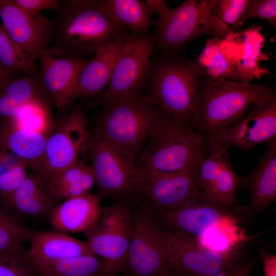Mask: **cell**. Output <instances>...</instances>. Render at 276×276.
Here are the masks:
<instances>
[{
    "label": "cell",
    "mask_w": 276,
    "mask_h": 276,
    "mask_svg": "<svg viewBox=\"0 0 276 276\" xmlns=\"http://www.w3.org/2000/svg\"><path fill=\"white\" fill-rule=\"evenodd\" d=\"M53 20L47 54L89 59L125 32L94 0L60 1Z\"/></svg>",
    "instance_id": "6da1fadb"
},
{
    "label": "cell",
    "mask_w": 276,
    "mask_h": 276,
    "mask_svg": "<svg viewBox=\"0 0 276 276\" xmlns=\"http://www.w3.org/2000/svg\"><path fill=\"white\" fill-rule=\"evenodd\" d=\"M275 91L260 84L240 83L205 73L199 79L190 124L206 139L240 121L261 97Z\"/></svg>",
    "instance_id": "7a4b0ae2"
},
{
    "label": "cell",
    "mask_w": 276,
    "mask_h": 276,
    "mask_svg": "<svg viewBox=\"0 0 276 276\" xmlns=\"http://www.w3.org/2000/svg\"><path fill=\"white\" fill-rule=\"evenodd\" d=\"M206 73L205 66L196 59L177 53H160L151 60L149 90L141 97L165 116L191 126L196 88Z\"/></svg>",
    "instance_id": "3957f363"
},
{
    "label": "cell",
    "mask_w": 276,
    "mask_h": 276,
    "mask_svg": "<svg viewBox=\"0 0 276 276\" xmlns=\"http://www.w3.org/2000/svg\"><path fill=\"white\" fill-rule=\"evenodd\" d=\"M202 141L189 124L163 115L151 129L137 166L145 176L191 170Z\"/></svg>",
    "instance_id": "277c9868"
},
{
    "label": "cell",
    "mask_w": 276,
    "mask_h": 276,
    "mask_svg": "<svg viewBox=\"0 0 276 276\" xmlns=\"http://www.w3.org/2000/svg\"><path fill=\"white\" fill-rule=\"evenodd\" d=\"M216 0H186L162 20L154 21L155 47L160 53H177L203 36L226 38L233 29L219 18Z\"/></svg>",
    "instance_id": "5b68a950"
},
{
    "label": "cell",
    "mask_w": 276,
    "mask_h": 276,
    "mask_svg": "<svg viewBox=\"0 0 276 276\" xmlns=\"http://www.w3.org/2000/svg\"><path fill=\"white\" fill-rule=\"evenodd\" d=\"M102 106L94 131L108 145L135 158L154 124L164 114L141 97L110 101Z\"/></svg>",
    "instance_id": "8992f818"
},
{
    "label": "cell",
    "mask_w": 276,
    "mask_h": 276,
    "mask_svg": "<svg viewBox=\"0 0 276 276\" xmlns=\"http://www.w3.org/2000/svg\"><path fill=\"white\" fill-rule=\"evenodd\" d=\"M155 39L150 34L133 35L126 33L125 47L107 88L90 102L87 109L112 101L139 98L148 84L151 56Z\"/></svg>",
    "instance_id": "52a82bcc"
},
{
    "label": "cell",
    "mask_w": 276,
    "mask_h": 276,
    "mask_svg": "<svg viewBox=\"0 0 276 276\" xmlns=\"http://www.w3.org/2000/svg\"><path fill=\"white\" fill-rule=\"evenodd\" d=\"M89 154L101 197L124 199L138 193L144 175L131 157L89 133Z\"/></svg>",
    "instance_id": "ba28073f"
},
{
    "label": "cell",
    "mask_w": 276,
    "mask_h": 276,
    "mask_svg": "<svg viewBox=\"0 0 276 276\" xmlns=\"http://www.w3.org/2000/svg\"><path fill=\"white\" fill-rule=\"evenodd\" d=\"M89 154V132L81 107L76 106L63 123L48 136L42 157L34 171L48 183L73 166L85 164Z\"/></svg>",
    "instance_id": "9c48e42d"
},
{
    "label": "cell",
    "mask_w": 276,
    "mask_h": 276,
    "mask_svg": "<svg viewBox=\"0 0 276 276\" xmlns=\"http://www.w3.org/2000/svg\"><path fill=\"white\" fill-rule=\"evenodd\" d=\"M132 219L130 208L120 201L103 208L98 222L84 233L91 251L101 259L104 274L115 276L124 267Z\"/></svg>",
    "instance_id": "30bf717a"
},
{
    "label": "cell",
    "mask_w": 276,
    "mask_h": 276,
    "mask_svg": "<svg viewBox=\"0 0 276 276\" xmlns=\"http://www.w3.org/2000/svg\"><path fill=\"white\" fill-rule=\"evenodd\" d=\"M228 150L203 139L192 170L205 198L239 210L236 191L241 176L234 170Z\"/></svg>",
    "instance_id": "8fae6325"
},
{
    "label": "cell",
    "mask_w": 276,
    "mask_h": 276,
    "mask_svg": "<svg viewBox=\"0 0 276 276\" xmlns=\"http://www.w3.org/2000/svg\"><path fill=\"white\" fill-rule=\"evenodd\" d=\"M161 242L168 265L191 276H211L243 256V247L219 252L200 246L192 236L163 227Z\"/></svg>",
    "instance_id": "7c38bea8"
},
{
    "label": "cell",
    "mask_w": 276,
    "mask_h": 276,
    "mask_svg": "<svg viewBox=\"0 0 276 276\" xmlns=\"http://www.w3.org/2000/svg\"><path fill=\"white\" fill-rule=\"evenodd\" d=\"M162 229L157 217L150 210L133 215L124 265L131 276H154L167 267L162 246Z\"/></svg>",
    "instance_id": "4fadbf2b"
},
{
    "label": "cell",
    "mask_w": 276,
    "mask_h": 276,
    "mask_svg": "<svg viewBox=\"0 0 276 276\" xmlns=\"http://www.w3.org/2000/svg\"><path fill=\"white\" fill-rule=\"evenodd\" d=\"M236 125L204 139L227 150L239 148L244 153L276 139V91L254 103Z\"/></svg>",
    "instance_id": "5bb4252c"
},
{
    "label": "cell",
    "mask_w": 276,
    "mask_h": 276,
    "mask_svg": "<svg viewBox=\"0 0 276 276\" xmlns=\"http://www.w3.org/2000/svg\"><path fill=\"white\" fill-rule=\"evenodd\" d=\"M162 227L194 238L226 221L243 217V207L231 209L201 195L156 214Z\"/></svg>",
    "instance_id": "9a60e30c"
},
{
    "label": "cell",
    "mask_w": 276,
    "mask_h": 276,
    "mask_svg": "<svg viewBox=\"0 0 276 276\" xmlns=\"http://www.w3.org/2000/svg\"><path fill=\"white\" fill-rule=\"evenodd\" d=\"M0 17L12 40L35 60L47 54L53 20L27 12L12 0H0Z\"/></svg>",
    "instance_id": "2e32d148"
},
{
    "label": "cell",
    "mask_w": 276,
    "mask_h": 276,
    "mask_svg": "<svg viewBox=\"0 0 276 276\" xmlns=\"http://www.w3.org/2000/svg\"><path fill=\"white\" fill-rule=\"evenodd\" d=\"M138 193L142 195L146 209L155 214L202 195L192 170L168 175H144Z\"/></svg>",
    "instance_id": "e0dca14e"
},
{
    "label": "cell",
    "mask_w": 276,
    "mask_h": 276,
    "mask_svg": "<svg viewBox=\"0 0 276 276\" xmlns=\"http://www.w3.org/2000/svg\"><path fill=\"white\" fill-rule=\"evenodd\" d=\"M42 84L59 110L70 106L78 97L80 74L90 59L62 58L46 54L40 59Z\"/></svg>",
    "instance_id": "ac0fdd59"
},
{
    "label": "cell",
    "mask_w": 276,
    "mask_h": 276,
    "mask_svg": "<svg viewBox=\"0 0 276 276\" xmlns=\"http://www.w3.org/2000/svg\"><path fill=\"white\" fill-rule=\"evenodd\" d=\"M238 188L250 194L248 205L243 206L244 217L254 216L276 200V139L268 143L266 151L252 171L241 176Z\"/></svg>",
    "instance_id": "d6986e66"
},
{
    "label": "cell",
    "mask_w": 276,
    "mask_h": 276,
    "mask_svg": "<svg viewBox=\"0 0 276 276\" xmlns=\"http://www.w3.org/2000/svg\"><path fill=\"white\" fill-rule=\"evenodd\" d=\"M100 198L89 192L57 204L49 216L53 230L65 234L85 233L100 219Z\"/></svg>",
    "instance_id": "ffe728a7"
},
{
    "label": "cell",
    "mask_w": 276,
    "mask_h": 276,
    "mask_svg": "<svg viewBox=\"0 0 276 276\" xmlns=\"http://www.w3.org/2000/svg\"><path fill=\"white\" fill-rule=\"evenodd\" d=\"M27 255L32 265L48 264L73 257L93 255L87 241L55 231L32 230Z\"/></svg>",
    "instance_id": "44dd1931"
},
{
    "label": "cell",
    "mask_w": 276,
    "mask_h": 276,
    "mask_svg": "<svg viewBox=\"0 0 276 276\" xmlns=\"http://www.w3.org/2000/svg\"><path fill=\"white\" fill-rule=\"evenodd\" d=\"M126 33L109 43L82 70L77 84L78 97L91 98L101 94L108 85L125 47Z\"/></svg>",
    "instance_id": "7402d4cb"
},
{
    "label": "cell",
    "mask_w": 276,
    "mask_h": 276,
    "mask_svg": "<svg viewBox=\"0 0 276 276\" xmlns=\"http://www.w3.org/2000/svg\"><path fill=\"white\" fill-rule=\"evenodd\" d=\"M47 185L39 175L29 174L14 191L0 199L4 206L21 218L49 216L58 203L48 193Z\"/></svg>",
    "instance_id": "603a6c76"
},
{
    "label": "cell",
    "mask_w": 276,
    "mask_h": 276,
    "mask_svg": "<svg viewBox=\"0 0 276 276\" xmlns=\"http://www.w3.org/2000/svg\"><path fill=\"white\" fill-rule=\"evenodd\" d=\"M0 125V149L21 159L34 172L44 153L50 134L17 127L9 119Z\"/></svg>",
    "instance_id": "cb8c5ba5"
},
{
    "label": "cell",
    "mask_w": 276,
    "mask_h": 276,
    "mask_svg": "<svg viewBox=\"0 0 276 276\" xmlns=\"http://www.w3.org/2000/svg\"><path fill=\"white\" fill-rule=\"evenodd\" d=\"M99 8L116 24L133 35L150 34L154 21L145 2L139 0L96 1Z\"/></svg>",
    "instance_id": "d4e9b609"
},
{
    "label": "cell",
    "mask_w": 276,
    "mask_h": 276,
    "mask_svg": "<svg viewBox=\"0 0 276 276\" xmlns=\"http://www.w3.org/2000/svg\"><path fill=\"white\" fill-rule=\"evenodd\" d=\"M240 220L236 218L226 221L195 238L200 246L216 252H227L242 247L257 235H247L241 227Z\"/></svg>",
    "instance_id": "484cf974"
},
{
    "label": "cell",
    "mask_w": 276,
    "mask_h": 276,
    "mask_svg": "<svg viewBox=\"0 0 276 276\" xmlns=\"http://www.w3.org/2000/svg\"><path fill=\"white\" fill-rule=\"evenodd\" d=\"M36 276H102L104 267L96 256L87 255L55 262L33 265Z\"/></svg>",
    "instance_id": "4316f807"
},
{
    "label": "cell",
    "mask_w": 276,
    "mask_h": 276,
    "mask_svg": "<svg viewBox=\"0 0 276 276\" xmlns=\"http://www.w3.org/2000/svg\"><path fill=\"white\" fill-rule=\"evenodd\" d=\"M31 232L20 217L0 206V254L24 250Z\"/></svg>",
    "instance_id": "83f0119b"
},
{
    "label": "cell",
    "mask_w": 276,
    "mask_h": 276,
    "mask_svg": "<svg viewBox=\"0 0 276 276\" xmlns=\"http://www.w3.org/2000/svg\"><path fill=\"white\" fill-rule=\"evenodd\" d=\"M35 59L19 47L0 24V63L13 73L33 76L37 70Z\"/></svg>",
    "instance_id": "f1b7e54d"
},
{
    "label": "cell",
    "mask_w": 276,
    "mask_h": 276,
    "mask_svg": "<svg viewBox=\"0 0 276 276\" xmlns=\"http://www.w3.org/2000/svg\"><path fill=\"white\" fill-rule=\"evenodd\" d=\"M49 103L44 100L31 101L9 120L20 128L50 134L52 132V123Z\"/></svg>",
    "instance_id": "f546056e"
},
{
    "label": "cell",
    "mask_w": 276,
    "mask_h": 276,
    "mask_svg": "<svg viewBox=\"0 0 276 276\" xmlns=\"http://www.w3.org/2000/svg\"><path fill=\"white\" fill-rule=\"evenodd\" d=\"M27 168L19 157L3 150L0 159V197L11 193L19 187L28 175Z\"/></svg>",
    "instance_id": "4dcf8cb0"
},
{
    "label": "cell",
    "mask_w": 276,
    "mask_h": 276,
    "mask_svg": "<svg viewBox=\"0 0 276 276\" xmlns=\"http://www.w3.org/2000/svg\"><path fill=\"white\" fill-rule=\"evenodd\" d=\"M0 276H36L27 250L0 254Z\"/></svg>",
    "instance_id": "1f68e13d"
},
{
    "label": "cell",
    "mask_w": 276,
    "mask_h": 276,
    "mask_svg": "<svg viewBox=\"0 0 276 276\" xmlns=\"http://www.w3.org/2000/svg\"><path fill=\"white\" fill-rule=\"evenodd\" d=\"M251 18L266 21L275 29L276 1L247 0L244 10L234 28L241 27L247 20Z\"/></svg>",
    "instance_id": "d6a6232c"
},
{
    "label": "cell",
    "mask_w": 276,
    "mask_h": 276,
    "mask_svg": "<svg viewBox=\"0 0 276 276\" xmlns=\"http://www.w3.org/2000/svg\"><path fill=\"white\" fill-rule=\"evenodd\" d=\"M96 183L95 177L91 166H88L82 176L77 181L51 195L58 204L59 201L79 196L89 192Z\"/></svg>",
    "instance_id": "836d02e7"
},
{
    "label": "cell",
    "mask_w": 276,
    "mask_h": 276,
    "mask_svg": "<svg viewBox=\"0 0 276 276\" xmlns=\"http://www.w3.org/2000/svg\"><path fill=\"white\" fill-rule=\"evenodd\" d=\"M88 167L86 164L72 166L53 177L47 185V191L51 196L54 193L79 179Z\"/></svg>",
    "instance_id": "e575fe53"
},
{
    "label": "cell",
    "mask_w": 276,
    "mask_h": 276,
    "mask_svg": "<svg viewBox=\"0 0 276 276\" xmlns=\"http://www.w3.org/2000/svg\"><path fill=\"white\" fill-rule=\"evenodd\" d=\"M247 0H216V11L219 18L226 25L234 27L243 13Z\"/></svg>",
    "instance_id": "d590c367"
},
{
    "label": "cell",
    "mask_w": 276,
    "mask_h": 276,
    "mask_svg": "<svg viewBox=\"0 0 276 276\" xmlns=\"http://www.w3.org/2000/svg\"><path fill=\"white\" fill-rule=\"evenodd\" d=\"M257 259V257H247L244 254L228 266L211 276H251Z\"/></svg>",
    "instance_id": "8d00e7d4"
},
{
    "label": "cell",
    "mask_w": 276,
    "mask_h": 276,
    "mask_svg": "<svg viewBox=\"0 0 276 276\" xmlns=\"http://www.w3.org/2000/svg\"><path fill=\"white\" fill-rule=\"evenodd\" d=\"M12 1L21 10L32 14L39 13L43 10H51L56 12L60 4V1L57 0H12Z\"/></svg>",
    "instance_id": "74e56055"
},
{
    "label": "cell",
    "mask_w": 276,
    "mask_h": 276,
    "mask_svg": "<svg viewBox=\"0 0 276 276\" xmlns=\"http://www.w3.org/2000/svg\"><path fill=\"white\" fill-rule=\"evenodd\" d=\"M22 106L0 91V120L13 118Z\"/></svg>",
    "instance_id": "f35d334b"
},
{
    "label": "cell",
    "mask_w": 276,
    "mask_h": 276,
    "mask_svg": "<svg viewBox=\"0 0 276 276\" xmlns=\"http://www.w3.org/2000/svg\"><path fill=\"white\" fill-rule=\"evenodd\" d=\"M145 4L149 14L151 16L157 14L158 18L157 20H162L167 16L171 11L164 0H147Z\"/></svg>",
    "instance_id": "ab89813d"
},
{
    "label": "cell",
    "mask_w": 276,
    "mask_h": 276,
    "mask_svg": "<svg viewBox=\"0 0 276 276\" xmlns=\"http://www.w3.org/2000/svg\"><path fill=\"white\" fill-rule=\"evenodd\" d=\"M259 254L263 263L265 276H276V255L261 249Z\"/></svg>",
    "instance_id": "60d3db41"
},
{
    "label": "cell",
    "mask_w": 276,
    "mask_h": 276,
    "mask_svg": "<svg viewBox=\"0 0 276 276\" xmlns=\"http://www.w3.org/2000/svg\"><path fill=\"white\" fill-rule=\"evenodd\" d=\"M154 276H191L182 271L168 265L162 271Z\"/></svg>",
    "instance_id": "b9f144b4"
},
{
    "label": "cell",
    "mask_w": 276,
    "mask_h": 276,
    "mask_svg": "<svg viewBox=\"0 0 276 276\" xmlns=\"http://www.w3.org/2000/svg\"><path fill=\"white\" fill-rule=\"evenodd\" d=\"M14 77V73L6 69L0 63V85Z\"/></svg>",
    "instance_id": "7bdbcfd3"
},
{
    "label": "cell",
    "mask_w": 276,
    "mask_h": 276,
    "mask_svg": "<svg viewBox=\"0 0 276 276\" xmlns=\"http://www.w3.org/2000/svg\"><path fill=\"white\" fill-rule=\"evenodd\" d=\"M2 150L1 149H0V158H1V155H2Z\"/></svg>",
    "instance_id": "ee69618b"
},
{
    "label": "cell",
    "mask_w": 276,
    "mask_h": 276,
    "mask_svg": "<svg viewBox=\"0 0 276 276\" xmlns=\"http://www.w3.org/2000/svg\"><path fill=\"white\" fill-rule=\"evenodd\" d=\"M102 276H110V275H108L103 274Z\"/></svg>",
    "instance_id": "f6af8a7d"
}]
</instances>
